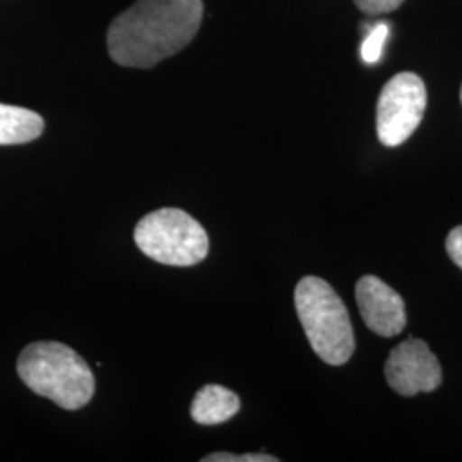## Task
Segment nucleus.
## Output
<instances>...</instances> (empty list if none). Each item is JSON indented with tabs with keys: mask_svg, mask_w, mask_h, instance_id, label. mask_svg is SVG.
I'll use <instances>...</instances> for the list:
<instances>
[{
	"mask_svg": "<svg viewBox=\"0 0 462 462\" xmlns=\"http://www.w3.org/2000/svg\"><path fill=\"white\" fill-rule=\"evenodd\" d=\"M461 101H462V88H461Z\"/></svg>",
	"mask_w": 462,
	"mask_h": 462,
	"instance_id": "4468645a",
	"label": "nucleus"
},
{
	"mask_svg": "<svg viewBox=\"0 0 462 462\" xmlns=\"http://www.w3.org/2000/svg\"><path fill=\"white\" fill-rule=\"evenodd\" d=\"M385 377L397 394L411 397L435 391L442 382V368L425 341L408 339L391 351Z\"/></svg>",
	"mask_w": 462,
	"mask_h": 462,
	"instance_id": "423d86ee",
	"label": "nucleus"
},
{
	"mask_svg": "<svg viewBox=\"0 0 462 462\" xmlns=\"http://www.w3.org/2000/svg\"><path fill=\"white\" fill-rule=\"evenodd\" d=\"M17 374L38 396L69 411L83 408L95 394L89 365L62 343L40 341L24 347L17 360Z\"/></svg>",
	"mask_w": 462,
	"mask_h": 462,
	"instance_id": "f03ea898",
	"label": "nucleus"
},
{
	"mask_svg": "<svg viewBox=\"0 0 462 462\" xmlns=\"http://www.w3.org/2000/svg\"><path fill=\"white\" fill-rule=\"evenodd\" d=\"M202 13V0H137L114 19L108 53L118 66H156L194 40Z\"/></svg>",
	"mask_w": 462,
	"mask_h": 462,
	"instance_id": "f257e3e1",
	"label": "nucleus"
},
{
	"mask_svg": "<svg viewBox=\"0 0 462 462\" xmlns=\"http://www.w3.org/2000/svg\"><path fill=\"white\" fill-rule=\"evenodd\" d=\"M402 2L404 0H355L356 7L365 14H370V16L393 13Z\"/></svg>",
	"mask_w": 462,
	"mask_h": 462,
	"instance_id": "9b49d317",
	"label": "nucleus"
},
{
	"mask_svg": "<svg viewBox=\"0 0 462 462\" xmlns=\"http://www.w3.org/2000/svg\"><path fill=\"white\" fill-rule=\"evenodd\" d=\"M134 240L144 255L165 265L199 264L209 252V238L202 225L177 208L144 216L135 226Z\"/></svg>",
	"mask_w": 462,
	"mask_h": 462,
	"instance_id": "20e7f679",
	"label": "nucleus"
},
{
	"mask_svg": "<svg viewBox=\"0 0 462 462\" xmlns=\"http://www.w3.org/2000/svg\"><path fill=\"white\" fill-rule=\"evenodd\" d=\"M387 36H389L387 24L380 23L374 28V32L365 38L364 45H362V59L366 64L379 62V59L382 57V50H383V45L387 42Z\"/></svg>",
	"mask_w": 462,
	"mask_h": 462,
	"instance_id": "9d476101",
	"label": "nucleus"
},
{
	"mask_svg": "<svg viewBox=\"0 0 462 462\" xmlns=\"http://www.w3.org/2000/svg\"><path fill=\"white\" fill-rule=\"evenodd\" d=\"M298 319L320 360L345 365L355 351V334L346 305L328 281L307 276L295 290Z\"/></svg>",
	"mask_w": 462,
	"mask_h": 462,
	"instance_id": "7ed1b4c3",
	"label": "nucleus"
},
{
	"mask_svg": "<svg viewBox=\"0 0 462 462\" xmlns=\"http://www.w3.org/2000/svg\"><path fill=\"white\" fill-rule=\"evenodd\" d=\"M45 129L43 118L33 110L0 103V146L26 144Z\"/></svg>",
	"mask_w": 462,
	"mask_h": 462,
	"instance_id": "1a4fd4ad",
	"label": "nucleus"
},
{
	"mask_svg": "<svg viewBox=\"0 0 462 462\" xmlns=\"http://www.w3.org/2000/svg\"><path fill=\"white\" fill-rule=\"evenodd\" d=\"M202 462H278L276 457L269 454H244V456H235L230 452H215L206 456Z\"/></svg>",
	"mask_w": 462,
	"mask_h": 462,
	"instance_id": "f8f14e48",
	"label": "nucleus"
},
{
	"mask_svg": "<svg viewBox=\"0 0 462 462\" xmlns=\"http://www.w3.org/2000/svg\"><path fill=\"white\" fill-rule=\"evenodd\" d=\"M238 411H240V397L230 389L216 383L202 387L190 406V414L194 421L204 427L225 423Z\"/></svg>",
	"mask_w": 462,
	"mask_h": 462,
	"instance_id": "6e6552de",
	"label": "nucleus"
},
{
	"mask_svg": "<svg viewBox=\"0 0 462 462\" xmlns=\"http://www.w3.org/2000/svg\"><path fill=\"white\" fill-rule=\"evenodd\" d=\"M446 248L448 257L462 269V226H457L448 233Z\"/></svg>",
	"mask_w": 462,
	"mask_h": 462,
	"instance_id": "ddd939ff",
	"label": "nucleus"
},
{
	"mask_svg": "<svg viewBox=\"0 0 462 462\" xmlns=\"http://www.w3.org/2000/svg\"><path fill=\"white\" fill-rule=\"evenodd\" d=\"M427 108V88L414 72H401L380 91L377 103V135L383 146L406 143Z\"/></svg>",
	"mask_w": 462,
	"mask_h": 462,
	"instance_id": "39448f33",
	"label": "nucleus"
},
{
	"mask_svg": "<svg viewBox=\"0 0 462 462\" xmlns=\"http://www.w3.org/2000/svg\"><path fill=\"white\" fill-rule=\"evenodd\" d=\"M356 301L365 324L375 334L393 337L404 329V300L377 276H364L356 282Z\"/></svg>",
	"mask_w": 462,
	"mask_h": 462,
	"instance_id": "0eeeda50",
	"label": "nucleus"
}]
</instances>
